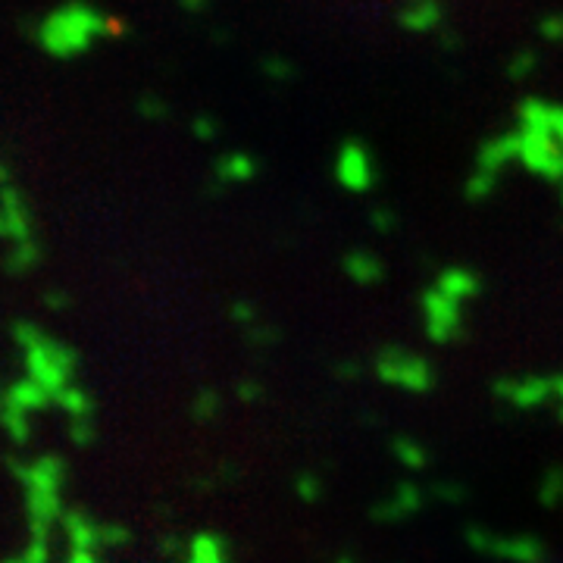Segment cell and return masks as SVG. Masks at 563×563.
Here are the masks:
<instances>
[{
  "label": "cell",
  "mask_w": 563,
  "mask_h": 563,
  "mask_svg": "<svg viewBox=\"0 0 563 563\" xmlns=\"http://www.w3.org/2000/svg\"><path fill=\"white\" fill-rule=\"evenodd\" d=\"M138 113L145 119H151V122H160V119L169 117V104L160 98V94L147 91V94H141V98H138Z\"/></svg>",
  "instance_id": "cell-10"
},
{
  "label": "cell",
  "mask_w": 563,
  "mask_h": 563,
  "mask_svg": "<svg viewBox=\"0 0 563 563\" xmlns=\"http://www.w3.org/2000/svg\"><path fill=\"white\" fill-rule=\"evenodd\" d=\"M498 188V175L483 173V169H473V175L466 179V198L470 201H483Z\"/></svg>",
  "instance_id": "cell-7"
},
{
  "label": "cell",
  "mask_w": 563,
  "mask_h": 563,
  "mask_svg": "<svg viewBox=\"0 0 563 563\" xmlns=\"http://www.w3.org/2000/svg\"><path fill=\"white\" fill-rule=\"evenodd\" d=\"M560 201H563V192H560Z\"/></svg>",
  "instance_id": "cell-14"
},
{
  "label": "cell",
  "mask_w": 563,
  "mask_h": 563,
  "mask_svg": "<svg viewBox=\"0 0 563 563\" xmlns=\"http://www.w3.org/2000/svg\"><path fill=\"white\" fill-rule=\"evenodd\" d=\"M192 132H194V138H198V141L210 145V141L220 138L222 126H220V119H216L213 113H198V117L192 119Z\"/></svg>",
  "instance_id": "cell-9"
},
{
  "label": "cell",
  "mask_w": 563,
  "mask_h": 563,
  "mask_svg": "<svg viewBox=\"0 0 563 563\" xmlns=\"http://www.w3.org/2000/svg\"><path fill=\"white\" fill-rule=\"evenodd\" d=\"M438 47H442V51H460V47H464V38L451 29H442L438 32Z\"/></svg>",
  "instance_id": "cell-12"
},
{
  "label": "cell",
  "mask_w": 563,
  "mask_h": 563,
  "mask_svg": "<svg viewBox=\"0 0 563 563\" xmlns=\"http://www.w3.org/2000/svg\"><path fill=\"white\" fill-rule=\"evenodd\" d=\"M335 179L348 192H370L379 182V160L363 138H344L335 154Z\"/></svg>",
  "instance_id": "cell-2"
},
{
  "label": "cell",
  "mask_w": 563,
  "mask_h": 563,
  "mask_svg": "<svg viewBox=\"0 0 563 563\" xmlns=\"http://www.w3.org/2000/svg\"><path fill=\"white\" fill-rule=\"evenodd\" d=\"M119 32L122 25L113 16L100 13L98 6L85 4V0H70V4L57 6V10L44 16V23L38 25V44L51 57L72 60L91 51L94 41L113 38Z\"/></svg>",
  "instance_id": "cell-1"
},
{
  "label": "cell",
  "mask_w": 563,
  "mask_h": 563,
  "mask_svg": "<svg viewBox=\"0 0 563 563\" xmlns=\"http://www.w3.org/2000/svg\"><path fill=\"white\" fill-rule=\"evenodd\" d=\"M513 160H520V132L517 128L494 135V138H485L476 151V169L498 175V179Z\"/></svg>",
  "instance_id": "cell-4"
},
{
  "label": "cell",
  "mask_w": 563,
  "mask_h": 563,
  "mask_svg": "<svg viewBox=\"0 0 563 563\" xmlns=\"http://www.w3.org/2000/svg\"><path fill=\"white\" fill-rule=\"evenodd\" d=\"M398 25L410 35H438L445 25V0H404L398 6Z\"/></svg>",
  "instance_id": "cell-3"
},
{
  "label": "cell",
  "mask_w": 563,
  "mask_h": 563,
  "mask_svg": "<svg viewBox=\"0 0 563 563\" xmlns=\"http://www.w3.org/2000/svg\"><path fill=\"white\" fill-rule=\"evenodd\" d=\"M260 173V160L248 151H229L213 160V179L220 185H241Z\"/></svg>",
  "instance_id": "cell-5"
},
{
  "label": "cell",
  "mask_w": 563,
  "mask_h": 563,
  "mask_svg": "<svg viewBox=\"0 0 563 563\" xmlns=\"http://www.w3.org/2000/svg\"><path fill=\"white\" fill-rule=\"evenodd\" d=\"M539 35L548 41V44H563V13H548V16L539 19Z\"/></svg>",
  "instance_id": "cell-11"
},
{
  "label": "cell",
  "mask_w": 563,
  "mask_h": 563,
  "mask_svg": "<svg viewBox=\"0 0 563 563\" xmlns=\"http://www.w3.org/2000/svg\"><path fill=\"white\" fill-rule=\"evenodd\" d=\"M535 70H539V51H532V47H523L507 60V79L513 81H526Z\"/></svg>",
  "instance_id": "cell-6"
},
{
  "label": "cell",
  "mask_w": 563,
  "mask_h": 563,
  "mask_svg": "<svg viewBox=\"0 0 563 563\" xmlns=\"http://www.w3.org/2000/svg\"><path fill=\"white\" fill-rule=\"evenodd\" d=\"M260 72L267 79H273L276 85H285L288 79H295V66H291V60H282V57L260 60Z\"/></svg>",
  "instance_id": "cell-8"
},
{
  "label": "cell",
  "mask_w": 563,
  "mask_h": 563,
  "mask_svg": "<svg viewBox=\"0 0 563 563\" xmlns=\"http://www.w3.org/2000/svg\"><path fill=\"white\" fill-rule=\"evenodd\" d=\"M182 6H185L188 13H203L210 6V0H179Z\"/></svg>",
  "instance_id": "cell-13"
}]
</instances>
